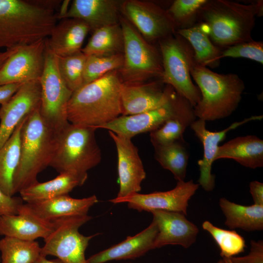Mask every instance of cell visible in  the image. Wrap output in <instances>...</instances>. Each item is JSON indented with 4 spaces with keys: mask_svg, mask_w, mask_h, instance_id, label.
<instances>
[{
    "mask_svg": "<svg viewBox=\"0 0 263 263\" xmlns=\"http://www.w3.org/2000/svg\"><path fill=\"white\" fill-rule=\"evenodd\" d=\"M230 159L253 169L263 167V140L254 135L234 138L219 146L215 160Z\"/></svg>",
    "mask_w": 263,
    "mask_h": 263,
    "instance_id": "obj_25",
    "label": "cell"
},
{
    "mask_svg": "<svg viewBox=\"0 0 263 263\" xmlns=\"http://www.w3.org/2000/svg\"><path fill=\"white\" fill-rule=\"evenodd\" d=\"M217 263H227L224 258L220 260Z\"/></svg>",
    "mask_w": 263,
    "mask_h": 263,
    "instance_id": "obj_45",
    "label": "cell"
},
{
    "mask_svg": "<svg viewBox=\"0 0 263 263\" xmlns=\"http://www.w3.org/2000/svg\"><path fill=\"white\" fill-rule=\"evenodd\" d=\"M23 83H13L0 85V104H5Z\"/></svg>",
    "mask_w": 263,
    "mask_h": 263,
    "instance_id": "obj_41",
    "label": "cell"
},
{
    "mask_svg": "<svg viewBox=\"0 0 263 263\" xmlns=\"http://www.w3.org/2000/svg\"></svg>",
    "mask_w": 263,
    "mask_h": 263,
    "instance_id": "obj_49",
    "label": "cell"
},
{
    "mask_svg": "<svg viewBox=\"0 0 263 263\" xmlns=\"http://www.w3.org/2000/svg\"><path fill=\"white\" fill-rule=\"evenodd\" d=\"M124 36L120 23L98 28L93 34L81 51L86 56L123 54Z\"/></svg>",
    "mask_w": 263,
    "mask_h": 263,
    "instance_id": "obj_30",
    "label": "cell"
},
{
    "mask_svg": "<svg viewBox=\"0 0 263 263\" xmlns=\"http://www.w3.org/2000/svg\"><path fill=\"white\" fill-rule=\"evenodd\" d=\"M123 62V54L87 56L83 72V85L97 80L111 72L118 71L122 67Z\"/></svg>",
    "mask_w": 263,
    "mask_h": 263,
    "instance_id": "obj_35",
    "label": "cell"
},
{
    "mask_svg": "<svg viewBox=\"0 0 263 263\" xmlns=\"http://www.w3.org/2000/svg\"><path fill=\"white\" fill-rule=\"evenodd\" d=\"M158 233L152 221L144 230L110 247L95 253L87 259L88 263H106L112 261L134 259L154 249V243Z\"/></svg>",
    "mask_w": 263,
    "mask_h": 263,
    "instance_id": "obj_21",
    "label": "cell"
},
{
    "mask_svg": "<svg viewBox=\"0 0 263 263\" xmlns=\"http://www.w3.org/2000/svg\"><path fill=\"white\" fill-rule=\"evenodd\" d=\"M176 33L191 45L196 63L207 68L219 66L222 49L211 41L203 23L197 22L190 28L178 30Z\"/></svg>",
    "mask_w": 263,
    "mask_h": 263,
    "instance_id": "obj_28",
    "label": "cell"
},
{
    "mask_svg": "<svg viewBox=\"0 0 263 263\" xmlns=\"http://www.w3.org/2000/svg\"><path fill=\"white\" fill-rule=\"evenodd\" d=\"M194 107L190 104L168 119L159 128L150 132L152 145H166L183 138L186 129L196 120Z\"/></svg>",
    "mask_w": 263,
    "mask_h": 263,
    "instance_id": "obj_32",
    "label": "cell"
},
{
    "mask_svg": "<svg viewBox=\"0 0 263 263\" xmlns=\"http://www.w3.org/2000/svg\"><path fill=\"white\" fill-rule=\"evenodd\" d=\"M124 36L123 62L118 71L124 83H141L160 78L163 73L161 56L133 25L120 16Z\"/></svg>",
    "mask_w": 263,
    "mask_h": 263,
    "instance_id": "obj_8",
    "label": "cell"
},
{
    "mask_svg": "<svg viewBox=\"0 0 263 263\" xmlns=\"http://www.w3.org/2000/svg\"><path fill=\"white\" fill-rule=\"evenodd\" d=\"M98 201L95 195L77 199L66 194L26 204L38 217L44 220L52 221L64 217L88 215L90 208Z\"/></svg>",
    "mask_w": 263,
    "mask_h": 263,
    "instance_id": "obj_24",
    "label": "cell"
},
{
    "mask_svg": "<svg viewBox=\"0 0 263 263\" xmlns=\"http://www.w3.org/2000/svg\"><path fill=\"white\" fill-rule=\"evenodd\" d=\"M39 82L40 115L46 124L57 133L69 123L67 106L73 92L61 76L57 56L48 49L46 44L44 68Z\"/></svg>",
    "mask_w": 263,
    "mask_h": 263,
    "instance_id": "obj_9",
    "label": "cell"
},
{
    "mask_svg": "<svg viewBox=\"0 0 263 263\" xmlns=\"http://www.w3.org/2000/svg\"><path fill=\"white\" fill-rule=\"evenodd\" d=\"M90 31L84 21L74 18L63 19L56 24L46 38L48 49L57 56H66L80 51Z\"/></svg>",
    "mask_w": 263,
    "mask_h": 263,
    "instance_id": "obj_23",
    "label": "cell"
},
{
    "mask_svg": "<svg viewBox=\"0 0 263 263\" xmlns=\"http://www.w3.org/2000/svg\"><path fill=\"white\" fill-rule=\"evenodd\" d=\"M36 241L4 236L0 239V263H35L41 256Z\"/></svg>",
    "mask_w": 263,
    "mask_h": 263,
    "instance_id": "obj_33",
    "label": "cell"
},
{
    "mask_svg": "<svg viewBox=\"0 0 263 263\" xmlns=\"http://www.w3.org/2000/svg\"><path fill=\"white\" fill-rule=\"evenodd\" d=\"M25 118L0 148V190L9 196L14 195L13 179L19 161L20 132Z\"/></svg>",
    "mask_w": 263,
    "mask_h": 263,
    "instance_id": "obj_29",
    "label": "cell"
},
{
    "mask_svg": "<svg viewBox=\"0 0 263 263\" xmlns=\"http://www.w3.org/2000/svg\"><path fill=\"white\" fill-rule=\"evenodd\" d=\"M162 82H123L120 94L122 115L146 112L164 104L174 89L169 85L162 87Z\"/></svg>",
    "mask_w": 263,
    "mask_h": 263,
    "instance_id": "obj_17",
    "label": "cell"
},
{
    "mask_svg": "<svg viewBox=\"0 0 263 263\" xmlns=\"http://www.w3.org/2000/svg\"><path fill=\"white\" fill-rule=\"evenodd\" d=\"M184 138L163 145H153L154 157L162 168L170 171L177 181H184L189 152Z\"/></svg>",
    "mask_w": 263,
    "mask_h": 263,
    "instance_id": "obj_31",
    "label": "cell"
},
{
    "mask_svg": "<svg viewBox=\"0 0 263 263\" xmlns=\"http://www.w3.org/2000/svg\"><path fill=\"white\" fill-rule=\"evenodd\" d=\"M263 0L244 4L227 0H207L200 9L203 23L213 43L224 48L253 39L256 17L263 16Z\"/></svg>",
    "mask_w": 263,
    "mask_h": 263,
    "instance_id": "obj_1",
    "label": "cell"
},
{
    "mask_svg": "<svg viewBox=\"0 0 263 263\" xmlns=\"http://www.w3.org/2000/svg\"><path fill=\"white\" fill-rule=\"evenodd\" d=\"M207 0H175L167 10L177 30L190 28L197 22V16Z\"/></svg>",
    "mask_w": 263,
    "mask_h": 263,
    "instance_id": "obj_37",
    "label": "cell"
},
{
    "mask_svg": "<svg viewBox=\"0 0 263 263\" xmlns=\"http://www.w3.org/2000/svg\"><path fill=\"white\" fill-rule=\"evenodd\" d=\"M86 180L73 173H60L52 180L38 182L19 193L26 203H35L68 194L75 188L82 186Z\"/></svg>",
    "mask_w": 263,
    "mask_h": 263,
    "instance_id": "obj_26",
    "label": "cell"
},
{
    "mask_svg": "<svg viewBox=\"0 0 263 263\" xmlns=\"http://www.w3.org/2000/svg\"><path fill=\"white\" fill-rule=\"evenodd\" d=\"M23 204L21 197L9 196L0 190V217L16 214L20 205Z\"/></svg>",
    "mask_w": 263,
    "mask_h": 263,
    "instance_id": "obj_40",
    "label": "cell"
},
{
    "mask_svg": "<svg viewBox=\"0 0 263 263\" xmlns=\"http://www.w3.org/2000/svg\"><path fill=\"white\" fill-rule=\"evenodd\" d=\"M249 191L254 204L263 206V184L257 181L251 182L249 184Z\"/></svg>",
    "mask_w": 263,
    "mask_h": 263,
    "instance_id": "obj_42",
    "label": "cell"
},
{
    "mask_svg": "<svg viewBox=\"0 0 263 263\" xmlns=\"http://www.w3.org/2000/svg\"><path fill=\"white\" fill-rule=\"evenodd\" d=\"M158 42L163 66L161 81L172 87L194 107L201 95L191 78L190 69L195 61L191 45L176 32Z\"/></svg>",
    "mask_w": 263,
    "mask_h": 263,
    "instance_id": "obj_7",
    "label": "cell"
},
{
    "mask_svg": "<svg viewBox=\"0 0 263 263\" xmlns=\"http://www.w3.org/2000/svg\"><path fill=\"white\" fill-rule=\"evenodd\" d=\"M57 18L37 0H0V48L19 47L48 38Z\"/></svg>",
    "mask_w": 263,
    "mask_h": 263,
    "instance_id": "obj_3",
    "label": "cell"
},
{
    "mask_svg": "<svg viewBox=\"0 0 263 263\" xmlns=\"http://www.w3.org/2000/svg\"><path fill=\"white\" fill-rule=\"evenodd\" d=\"M59 73L68 88L73 92L83 85L87 56L81 50L72 55L57 56Z\"/></svg>",
    "mask_w": 263,
    "mask_h": 263,
    "instance_id": "obj_36",
    "label": "cell"
},
{
    "mask_svg": "<svg viewBox=\"0 0 263 263\" xmlns=\"http://www.w3.org/2000/svg\"><path fill=\"white\" fill-rule=\"evenodd\" d=\"M250 245V250L247 255L228 259L232 263H263V241L252 240Z\"/></svg>",
    "mask_w": 263,
    "mask_h": 263,
    "instance_id": "obj_39",
    "label": "cell"
},
{
    "mask_svg": "<svg viewBox=\"0 0 263 263\" xmlns=\"http://www.w3.org/2000/svg\"><path fill=\"white\" fill-rule=\"evenodd\" d=\"M35 263H63L60 260L55 259L53 260H48L46 257L41 256L39 258Z\"/></svg>",
    "mask_w": 263,
    "mask_h": 263,
    "instance_id": "obj_44",
    "label": "cell"
},
{
    "mask_svg": "<svg viewBox=\"0 0 263 263\" xmlns=\"http://www.w3.org/2000/svg\"><path fill=\"white\" fill-rule=\"evenodd\" d=\"M191 76L201 95L194 107L198 119L214 121L230 116L238 108L245 89L243 80L233 73L221 74L194 61Z\"/></svg>",
    "mask_w": 263,
    "mask_h": 263,
    "instance_id": "obj_5",
    "label": "cell"
},
{
    "mask_svg": "<svg viewBox=\"0 0 263 263\" xmlns=\"http://www.w3.org/2000/svg\"><path fill=\"white\" fill-rule=\"evenodd\" d=\"M57 133L41 117L39 106L26 117L20 132V153L13 179L14 194L38 182V174L50 166Z\"/></svg>",
    "mask_w": 263,
    "mask_h": 263,
    "instance_id": "obj_4",
    "label": "cell"
},
{
    "mask_svg": "<svg viewBox=\"0 0 263 263\" xmlns=\"http://www.w3.org/2000/svg\"><path fill=\"white\" fill-rule=\"evenodd\" d=\"M46 38L18 47L0 68V85L40 79L44 65Z\"/></svg>",
    "mask_w": 263,
    "mask_h": 263,
    "instance_id": "obj_14",
    "label": "cell"
},
{
    "mask_svg": "<svg viewBox=\"0 0 263 263\" xmlns=\"http://www.w3.org/2000/svg\"><path fill=\"white\" fill-rule=\"evenodd\" d=\"M191 103L174 90L169 99L163 105L143 113L120 115L99 128L107 129L116 134L132 138L161 126L168 119L183 110Z\"/></svg>",
    "mask_w": 263,
    "mask_h": 263,
    "instance_id": "obj_12",
    "label": "cell"
},
{
    "mask_svg": "<svg viewBox=\"0 0 263 263\" xmlns=\"http://www.w3.org/2000/svg\"><path fill=\"white\" fill-rule=\"evenodd\" d=\"M263 117V115H253L242 121L235 122L226 128L218 132L207 130L206 121L201 119L196 120L191 124L190 128L203 146V158L197 162L200 170L198 182L205 191H212L215 187V176L211 173L212 165L215 161L219 144L225 139L227 132L251 121L261 120Z\"/></svg>",
    "mask_w": 263,
    "mask_h": 263,
    "instance_id": "obj_18",
    "label": "cell"
},
{
    "mask_svg": "<svg viewBox=\"0 0 263 263\" xmlns=\"http://www.w3.org/2000/svg\"><path fill=\"white\" fill-rule=\"evenodd\" d=\"M150 212L158 228L154 249L167 245H177L188 248L195 242L199 230L184 214L161 210Z\"/></svg>",
    "mask_w": 263,
    "mask_h": 263,
    "instance_id": "obj_19",
    "label": "cell"
},
{
    "mask_svg": "<svg viewBox=\"0 0 263 263\" xmlns=\"http://www.w3.org/2000/svg\"><path fill=\"white\" fill-rule=\"evenodd\" d=\"M109 263V262H108V263Z\"/></svg>",
    "mask_w": 263,
    "mask_h": 263,
    "instance_id": "obj_48",
    "label": "cell"
},
{
    "mask_svg": "<svg viewBox=\"0 0 263 263\" xmlns=\"http://www.w3.org/2000/svg\"><path fill=\"white\" fill-rule=\"evenodd\" d=\"M54 224L36 215L27 206L22 204L16 214L0 217V235L23 240L35 241L46 238L53 231Z\"/></svg>",
    "mask_w": 263,
    "mask_h": 263,
    "instance_id": "obj_20",
    "label": "cell"
},
{
    "mask_svg": "<svg viewBox=\"0 0 263 263\" xmlns=\"http://www.w3.org/2000/svg\"><path fill=\"white\" fill-rule=\"evenodd\" d=\"M227 263H232L228 258H224Z\"/></svg>",
    "mask_w": 263,
    "mask_h": 263,
    "instance_id": "obj_46",
    "label": "cell"
},
{
    "mask_svg": "<svg viewBox=\"0 0 263 263\" xmlns=\"http://www.w3.org/2000/svg\"></svg>",
    "mask_w": 263,
    "mask_h": 263,
    "instance_id": "obj_47",
    "label": "cell"
},
{
    "mask_svg": "<svg viewBox=\"0 0 263 263\" xmlns=\"http://www.w3.org/2000/svg\"><path fill=\"white\" fill-rule=\"evenodd\" d=\"M219 206L225 218V224L229 228L247 231L263 229V206L241 205L225 198L220 199Z\"/></svg>",
    "mask_w": 263,
    "mask_h": 263,
    "instance_id": "obj_27",
    "label": "cell"
},
{
    "mask_svg": "<svg viewBox=\"0 0 263 263\" xmlns=\"http://www.w3.org/2000/svg\"><path fill=\"white\" fill-rule=\"evenodd\" d=\"M199 187L192 180L178 181L175 187L166 191H155L148 194L136 193L122 198L109 200L113 204L127 203L128 207L139 212L161 210L180 212L187 215L188 201Z\"/></svg>",
    "mask_w": 263,
    "mask_h": 263,
    "instance_id": "obj_13",
    "label": "cell"
},
{
    "mask_svg": "<svg viewBox=\"0 0 263 263\" xmlns=\"http://www.w3.org/2000/svg\"><path fill=\"white\" fill-rule=\"evenodd\" d=\"M94 128L69 123L57 134L50 166L59 173L69 172L87 179L88 170L101 161Z\"/></svg>",
    "mask_w": 263,
    "mask_h": 263,
    "instance_id": "obj_6",
    "label": "cell"
},
{
    "mask_svg": "<svg viewBox=\"0 0 263 263\" xmlns=\"http://www.w3.org/2000/svg\"><path fill=\"white\" fill-rule=\"evenodd\" d=\"M122 0H74L62 19H78L89 26L90 31L119 23Z\"/></svg>",
    "mask_w": 263,
    "mask_h": 263,
    "instance_id": "obj_22",
    "label": "cell"
},
{
    "mask_svg": "<svg viewBox=\"0 0 263 263\" xmlns=\"http://www.w3.org/2000/svg\"><path fill=\"white\" fill-rule=\"evenodd\" d=\"M92 218L88 214L52 221L54 228L43 240L41 255L56 257L63 263H88L85 251L91 240L99 233L85 236L78 230Z\"/></svg>",
    "mask_w": 263,
    "mask_h": 263,
    "instance_id": "obj_10",
    "label": "cell"
},
{
    "mask_svg": "<svg viewBox=\"0 0 263 263\" xmlns=\"http://www.w3.org/2000/svg\"><path fill=\"white\" fill-rule=\"evenodd\" d=\"M122 84L116 70L73 92L67 106L69 122L97 129L121 115Z\"/></svg>",
    "mask_w": 263,
    "mask_h": 263,
    "instance_id": "obj_2",
    "label": "cell"
},
{
    "mask_svg": "<svg viewBox=\"0 0 263 263\" xmlns=\"http://www.w3.org/2000/svg\"><path fill=\"white\" fill-rule=\"evenodd\" d=\"M202 228L209 233L218 244L222 258H229L244 252L245 240L235 230L221 228L208 221L203 222Z\"/></svg>",
    "mask_w": 263,
    "mask_h": 263,
    "instance_id": "obj_34",
    "label": "cell"
},
{
    "mask_svg": "<svg viewBox=\"0 0 263 263\" xmlns=\"http://www.w3.org/2000/svg\"><path fill=\"white\" fill-rule=\"evenodd\" d=\"M245 58L263 64V42L250 41L222 49L221 59L224 57Z\"/></svg>",
    "mask_w": 263,
    "mask_h": 263,
    "instance_id": "obj_38",
    "label": "cell"
},
{
    "mask_svg": "<svg viewBox=\"0 0 263 263\" xmlns=\"http://www.w3.org/2000/svg\"><path fill=\"white\" fill-rule=\"evenodd\" d=\"M117 153V170L119 189L117 198L139 193L141 183L145 179V172L137 148L131 139L108 131Z\"/></svg>",
    "mask_w": 263,
    "mask_h": 263,
    "instance_id": "obj_15",
    "label": "cell"
},
{
    "mask_svg": "<svg viewBox=\"0 0 263 263\" xmlns=\"http://www.w3.org/2000/svg\"><path fill=\"white\" fill-rule=\"evenodd\" d=\"M120 11L148 42L158 41L176 33L175 23L167 10L152 2L122 0Z\"/></svg>",
    "mask_w": 263,
    "mask_h": 263,
    "instance_id": "obj_11",
    "label": "cell"
},
{
    "mask_svg": "<svg viewBox=\"0 0 263 263\" xmlns=\"http://www.w3.org/2000/svg\"><path fill=\"white\" fill-rule=\"evenodd\" d=\"M39 80L23 83L10 100L0 108V148L19 123L40 106Z\"/></svg>",
    "mask_w": 263,
    "mask_h": 263,
    "instance_id": "obj_16",
    "label": "cell"
},
{
    "mask_svg": "<svg viewBox=\"0 0 263 263\" xmlns=\"http://www.w3.org/2000/svg\"><path fill=\"white\" fill-rule=\"evenodd\" d=\"M18 47L6 49L4 52H0V68L8 58L15 52Z\"/></svg>",
    "mask_w": 263,
    "mask_h": 263,
    "instance_id": "obj_43",
    "label": "cell"
}]
</instances>
